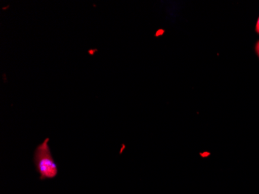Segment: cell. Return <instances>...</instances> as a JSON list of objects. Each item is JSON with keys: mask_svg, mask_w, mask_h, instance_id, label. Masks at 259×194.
I'll return each mask as SVG.
<instances>
[{"mask_svg": "<svg viewBox=\"0 0 259 194\" xmlns=\"http://www.w3.org/2000/svg\"><path fill=\"white\" fill-rule=\"evenodd\" d=\"M49 139L47 138L35 149L33 163L40 179H53L58 175V169L49 146Z\"/></svg>", "mask_w": 259, "mask_h": 194, "instance_id": "cell-1", "label": "cell"}, {"mask_svg": "<svg viewBox=\"0 0 259 194\" xmlns=\"http://www.w3.org/2000/svg\"><path fill=\"white\" fill-rule=\"evenodd\" d=\"M255 52L259 58V41L257 42V44H256L255 45Z\"/></svg>", "mask_w": 259, "mask_h": 194, "instance_id": "cell-2", "label": "cell"}, {"mask_svg": "<svg viewBox=\"0 0 259 194\" xmlns=\"http://www.w3.org/2000/svg\"><path fill=\"white\" fill-rule=\"evenodd\" d=\"M255 30L257 33H259V17L257 18V23H256Z\"/></svg>", "mask_w": 259, "mask_h": 194, "instance_id": "cell-3", "label": "cell"}]
</instances>
